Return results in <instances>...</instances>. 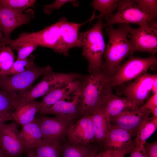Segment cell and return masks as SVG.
Instances as JSON below:
<instances>
[{
	"label": "cell",
	"instance_id": "6da1fadb",
	"mask_svg": "<svg viewBox=\"0 0 157 157\" xmlns=\"http://www.w3.org/2000/svg\"><path fill=\"white\" fill-rule=\"evenodd\" d=\"M82 26L81 23L69 22L62 18L58 22L40 31L20 34L14 40V43L19 45L31 42L67 56L70 49L81 47L79 30Z\"/></svg>",
	"mask_w": 157,
	"mask_h": 157
},
{
	"label": "cell",
	"instance_id": "7a4b0ae2",
	"mask_svg": "<svg viewBox=\"0 0 157 157\" xmlns=\"http://www.w3.org/2000/svg\"><path fill=\"white\" fill-rule=\"evenodd\" d=\"M111 76L101 70L83 77L80 87L79 114L92 115L113 88Z\"/></svg>",
	"mask_w": 157,
	"mask_h": 157
},
{
	"label": "cell",
	"instance_id": "3957f363",
	"mask_svg": "<svg viewBox=\"0 0 157 157\" xmlns=\"http://www.w3.org/2000/svg\"><path fill=\"white\" fill-rule=\"evenodd\" d=\"M127 24H119L116 29L113 25L106 27L109 37L108 44L103 55L105 61L102 70L111 76L116 72L124 59L129 55L131 49Z\"/></svg>",
	"mask_w": 157,
	"mask_h": 157
},
{
	"label": "cell",
	"instance_id": "277c9868",
	"mask_svg": "<svg viewBox=\"0 0 157 157\" xmlns=\"http://www.w3.org/2000/svg\"><path fill=\"white\" fill-rule=\"evenodd\" d=\"M98 19L90 29L79 33L82 55L88 62L90 73L102 70L104 63L102 57L106 49L102 32L104 23L102 17Z\"/></svg>",
	"mask_w": 157,
	"mask_h": 157
},
{
	"label": "cell",
	"instance_id": "5b68a950",
	"mask_svg": "<svg viewBox=\"0 0 157 157\" xmlns=\"http://www.w3.org/2000/svg\"><path fill=\"white\" fill-rule=\"evenodd\" d=\"M117 10L104 24V28L115 24H133L140 26L157 25V18L144 11L134 0H119Z\"/></svg>",
	"mask_w": 157,
	"mask_h": 157
},
{
	"label": "cell",
	"instance_id": "8992f818",
	"mask_svg": "<svg viewBox=\"0 0 157 157\" xmlns=\"http://www.w3.org/2000/svg\"><path fill=\"white\" fill-rule=\"evenodd\" d=\"M52 71L50 65L44 67L35 65L23 72L18 74L0 77V89L10 94L21 96L29 90L33 83L39 77Z\"/></svg>",
	"mask_w": 157,
	"mask_h": 157
},
{
	"label": "cell",
	"instance_id": "52a82bcc",
	"mask_svg": "<svg viewBox=\"0 0 157 157\" xmlns=\"http://www.w3.org/2000/svg\"><path fill=\"white\" fill-rule=\"evenodd\" d=\"M157 58L154 55L146 58L131 56L121 64L111 76L114 88L120 86L127 81L135 79L147 73L148 69L156 65Z\"/></svg>",
	"mask_w": 157,
	"mask_h": 157
},
{
	"label": "cell",
	"instance_id": "ba28073f",
	"mask_svg": "<svg viewBox=\"0 0 157 157\" xmlns=\"http://www.w3.org/2000/svg\"><path fill=\"white\" fill-rule=\"evenodd\" d=\"M44 76L38 83L21 96L18 108L38 98L42 97L63 84L79 79L82 76L76 73H64L52 71Z\"/></svg>",
	"mask_w": 157,
	"mask_h": 157
},
{
	"label": "cell",
	"instance_id": "9c48e42d",
	"mask_svg": "<svg viewBox=\"0 0 157 157\" xmlns=\"http://www.w3.org/2000/svg\"><path fill=\"white\" fill-rule=\"evenodd\" d=\"M157 25L140 26L134 28L129 25V36L131 56L135 52L149 53L154 55L157 52Z\"/></svg>",
	"mask_w": 157,
	"mask_h": 157
},
{
	"label": "cell",
	"instance_id": "30bf717a",
	"mask_svg": "<svg viewBox=\"0 0 157 157\" xmlns=\"http://www.w3.org/2000/svg\"><path fill=\"white\" fill-rule=\"evenodd\" d=\"M156 78L157 74L145 73L123 87L122 92L139 107L149 97L152 84Z\"/></svg>",
	"mask_w": 157,
	"mask_h": 157
},
{
	"label": "cell",
	"instance_id": "8fae6325",
	"mask_svg": "<svg viewBox=\"0 0 157 157\" xmlns=\"http://www.w3.org/2000/svg\"><path fill=\"white\" fill-rule=\"evenodd\" d=\"M34 17V11L31 9L20 14L0 6V29L3 37L0 44L11 39L10 35L15 29L28 24Z\"/></svg>",
	"mask_w": 157,
	"mask_h": 157
},
{
	"label": "cell",
	"instance_id": "7c38bea8",
	"mask_svg": "<svg viewBox=\"0 0 157 157\" xmlns=\"http://www.w3.org/2000/svg\"><path fill=\"white\" fill-rule=\"evenodd\" d=\"M151 113L149 109L139 107L125 110L110 119L113 126L130 132L133 136L136 135L140 126Z\"/></svg>",
	"mask_w": 157,
	"mask_h": 157
},
{
	"label": "cell",
	"instance_id": "4fadbf2b",
	"mask_svg": "<svg viewBox=\"0 0 157 157\" xmlns=\"http://www.w3.org/2000/svg\"><path fill=\"white\" fill-rule=\"evenodd\" d=\"M16 123L0 124L1 148L7 157H18L26 151L21 142Z\"/></svg>",
	"mask_w": 157,
	"mask_h": 157
},
{
	"label": "cell",
	"instance_id": "5bb4252c",
	"mask_svg": "<svg viewBox=\"0 0 157 157\" xmlns=\"http://www.w3.org/2000/svg\"><path fill=\"white\" fill-rule=\"evenodd\" d=\"M40 129L42 139L49 141H58L67 134L72 121L56 116L49 117L40 116L35 117Z\"/></svg>",
	"mask_w": 157,
	"mask_h": 157
},
{
	"label": "cell",
	"instance_id": "9a60e30c",
	"mask_svg": "<svg viewBox=\"0 0 157 157\" xmlns=\"http://www.w3.org/2000/svg\"><path fill=\"white\" fill-rule=\"evenodd\" d=\"M80 87L65 99L38 113L41 115H54L72 121L79 114Z\"/></svg>",
	"mask_w": 157,
	"mask_h": 157
},
{
	"label": "cell",
	"instance_id": "2e32d148",
	"mask_svg": "<svg viewBox=\"0 0 157 157\" xmlns=\"http://www.w3.org/2000/svg\"><path fill=\"white\" fill-rule=\"evenodd\" d=\"M70 143L87 145L95 140L92 115L82 117L68 129L66 134Z\"/></svg>",
	"mask_w": 157,
	"mask_h": 157
},
{
	"label": "cell",
	"instance_id": "e0dca14e",
	"mask_svg": "<svg viewBox=\"0 0 157 157\" xmlns=\"http://www.w3.org/2000/svg\"><path fill=\"white\" fill-rule=\"evenodd\" d=\"M131 133L112 125L111 128L104 141L106 149L117 151L125 155L130 153L135 147L131 140Z\"/></svg>",
	"mask_w": 157,
	"mask_h": 157
},
{
	"label": "cell",
	"instance_id": "ac0fdd59",
	"mask_svg": "<svg viewBox=\"0 0 157 157\" xmlns=\"http://www.w3.org/2000/svg\"><path fill=\"white\" fill-rule=\"evenodd\" d=\"M83 77L63 84L43 96L39 111L50 107L75 91L80 87Z\"/></svg>",
	"mask_w": 157,
	"mask_h": 157
},
{
	"label": "cell",
	"instance_id": "d6986e66",
	"mask_svg": "<svg viewBox=\"0 0 157 157\" xmlns=\"http://www.w3.org/2000/svg\"><path fill=\"white\" fill-rule=\"evenodd\" d=\"M100 107L110 117L126 110L138 108L126 97L110 93L104 99Z\"/></svg>",
	"mask_w": 157,
	"mask_h": 157
},
{
	"label": "cell",
	"instance_id": "ffe728a7",
	"mask_svg": "<svg viewBox=\"0 0 157 157\" xmlns=\"http://www.w3.org/2000/svg\"><path fill=\"white\" fill-rule=\"evenodd\" d=\"M19 135L22 143L26 151L34 149L42 140V132L35 119L22 126Z\"/></svg>",
	"mask_w": 157,
	"mask_h": 157
},
{
	"label": "cell",
	"instance_id": "44dd1931",
	"mask_svg": "<svg viewBox=\"0 0 157 157\" xmlns=\"http://www.w3.org/2000/svg\"><path fill=\"white\" fill-rule=\"evenodd\" d=\"M92 115L95 140L103 142L112 127L110 117L100 106Z\"/></svg>",
	"mask_w": 157,
	"mask_h": 157
},
{
	"label": "cell",
	"instance_id": "7402d4cb",
	"mask_svg": "<svg viewBox=\"0 0 157 157\" xmlns=\"http://www.w3.org/2000/svg\"><path fill=\"white\" fill-rule=\"evenodd\" d=\"M40 107V102L34 100L18 108L12 114V120L22 126L33 121Z\"/></svg>",
	"mask_w": 157,
	"mask_h": 157
},
{
	"label": "cell",
	"instance_id": "603a6c76",
	"mask_svg": "<svg viewBox=\"0 0 157 157\" xmlns=\"http://www.w3.org/2000/svg\"><path fill=\"white\" fill-rule=\"evenodd\" d=\"M157 118L151 117L145 120L139 128L134 142L135 147L144 145L156 130Z\"/></svg>",
	"mask_w": 157,
	"mask_h": 157
},
{
	"label": "cell",
	"instance_id": "cb8c5ba5",
	"mask_svg": "<svg viewBox=\"0 0 157 157\" xmlns=\"http://www.w3.org/2000/svg\"><path fill=\"white\" fill-rule=\"evenodd\" d=\"M61 147L58 141L42 139L35 148V157H61Z\"/></svg>",
	"mask_w": 157,
	"mask_h": 157
},
{
	"label": "cell",
	"instance_id": "d4e9b609",
	"mask_svg": "<svg viewBox=\"0 0 157 157\" xmlns=\"http://www.w3.org/2000/svg\"><path fill=\"white\" fill-rule=\"evenodd\" d=\"M19 97L0 89V114L12 117L13 112L18 108Z\"/></svg>",
	"mask_w": 157,
	"mask_h": 157
},
{
	"label": "cell",
	"instance_id": "484cf974",
	"mask_svg": "<svg viewBox=\"0 0 157 157\" xmlns=\"http://www.w3.org/2000/svg\"><path fill=\"white\" fill-rule=\"evenodd\" d=\"M12 50L8 45L0 46V77L7 76L15 61Z\"/></svg>",
	"mask_w": 157,
	"mask_h": 157
},
{
	"label": "cell",
	"instance_id": "4316f807",
	"mask_svg": "<svg viewBox=\"0 0 157 157\" xmlns=\"http://www.w3.org/2000/svg\"><path fill=\"white\" fill-rule=\"evenodd\" d=\"M93 150L87 145L70 143L61 147V157H90Z\"/></svg>",
	"mask_w": 157,
	"mask_h": 157
},
{
	"label": "cell",
	"instance_id": "83f0119b",
	"mask_svg": "<svg viewBox=\"0 0 157 157\" xmlns=\"http://www.w3.org/2000/svg\"><path fill=\"white\" fill-rule=\"evenodd\" d=\"M118 0H94L91 5L95 10L99 11L100 15L97 18L104 17L108 19L113 14V12L117 9Z\"/></svg>",
	"mask_w": 157,
	"mask_h": 157
},
{
	"label": "cell",
	"instance_id": "f1b7e54d",
	"mask_svg": "<svg viewBox=\"0 0 157 157\" xmlns=\"http://www.w3.org/2000/svg\"><path fill=\"white\" fill-rule=\"evenodd\" d=\"M35 0H0V6L22 14L27 8L34 7Z\"/></svg>",
	"mask_w": 157,
	"mask_h": 157
},
{
	"label": "cell",
	"instance_id": "f546056e",
	"mask_svg": "<svg viewBox=\"0 0 157 157\" xmlns=\"http://www.w3.org/2000/svg\"><path fill=\"white\" fill-rule=\"evenodd\" d=\"M34 59V56L31 55L24 59L16 60L14 62L7 76L20 73L29 69L35 65Z\"/></svg>",
	"mask_w": 157,
	"mask_h": 157
},
{
	"label": "cell",
	"instance_id": "4dcf8cb0",
	"mask_svg": "<svg viewBox=\"0 0 157 157\" xmlns=\"http://www.w3.org/2000/svg\"><path fill=\"white\" fill-rule=\"evenodd\" d=\"M38 46L37 44L31 42H26L18 46L14 49L17 51L16 60L27 58Z\"/></svg>",
	"mask_w": 157,
	"mask_h": 157
},
{
	"label": "cell",
	"instance_id": "1f68e13d",
	"mask_svg": "<svg viewBox=\"0 0 157 157\" xmlns=\"http://www.w3.org/2000/svg\"><path fill=\"white\" fill-rule=\"evenodd\" d=\"M134 2L149 14L157 17V0H134Z\"/></svg>",
	"mask_w": 157,
	"mask_h": 157
},
{
	"label": "cell",
	"instance_id": "d6a6232c",
	"mask_svg": "<svg viewBox=\"0 0 157 157\" xmlns=\"http://www.w3.org/2000/svg\"><path fill=\"white\" fill-rule=\"evenodd\" d=\"M69 2L71 3L74 6L76 7L78 6L79 4L78 2L76 0H55L51 4L44 6L43 8V11L45 13L50 15L54 10L58 9L66 3Z\"/></svg>",
	"mask_w": 157,
	"mask_h": 157
},
{
	"label": "cell",
	"instance_id": "836d02e7",
	"mask_svg": "<svg viewBox=\"0 0 157 157\" xmlns=\"http://www.w3.org/2000/svg\"><path fill=\"white\" fill-rule=\"evenodd\" d=\"M143 145L146 149L147 157H157V140L151 143L146 142Z\"/></svg>",
	"mask_w": 157,
	"mask_h": 157
},
{
	"label": "cell",
	"instance_id": "e575fe53",
	"mask_svg": "<svg viewBox=\"0 0 157 157\" xmlns=\"http://www.w3.org/2000/svg\"><path fill=\"white\" fill-rule=\"evenodd\" d=\"M147 100L142 106L140 107L141 108L151 110L157 107V93L153 94Z\"/></svg>",
	"mask_w": 157,
	"mask_h": 157
},
{
	"label": "cell",
	"instance_id": "d590c367",
	"mask_svg": "<svg viewBox=\"0 0 157 157\" xmlns=\"http://www.w3.org/2000/svg\"><path fill=\"white\" fill-rule=\"evenodd\" d=\"M130 153V157H147L146 149L143 145L135 147Z\"/></svg>",
	"mask_w": 157,
	"mask_h": 157
},
{
	"label": "cell",
	"instance_id": "8d00e7d4",
	"mask_svg": "<svg viewBox=\"0 0 157 157\" xmlns=\"http://www.w3.org/2000/svg\"><path fill=\"white\" fill-rule=\"evenodd\" d=\"M94 157H112V151L106 149L98 154L97 153Z\"/></svg>",
	"mask_w": 157,
	"mask_h": 157
},
{
	"label": "cell",
	"instance_id": "74e56055",
	"mask_svg": "<svg viewBox=\"0 0 157 157\" xmlns=\"http://www.w3.org/2000/svg\"><path fill=\"white\" fill-rule=\"evenodd\" d=\"M151 91L153 94L157 93V78L154 80L152 85Z\"/></svg>",
	"mask_w": 157,
	"mask_h": 157
},
{
	"label": "cell",
	"instance_id": "f35d334b",
	"mask_svg": "<svg viewBox=\"0 0 157 157\" xmlns=\"http://www.w3.org/2000/svg\"><path fill=\"white\" fill-rule=\"evenodd\" d=\"M124 154L117 151H112V157H124Z\"/></svg>",
	"mask_w": 157,
	"mask_h": 157
},
{
	"label": "cell",
	"instance_id": "ab89813d",
	"mask_svg": "<svg viewBox=\"0 0 157 157\" xmlns=\"http://www.w3.org/2000/svg\"><path fill=\"white\" fill-rule=\"evenodd\" d=\"M150 110L151 113L152 114V117L154 118H157V107Z\"/></svg>",
	"mask_w": 157,
	"mask_h": 157
},
{
	"label": "cell",
	"instance_id": "60d3db41",
	"mask_svg": "<svg viewBox=\"0 0 157 157\" xmlns=\"http://www.w3.org/2000/svg\"><path fill=\"white\" fill-rule=\"evenodd\" d=\"M35 149L27 152V157H35Z\"/></svg>",
	"mask_w": 157,
	"mask_h": 157
},
{
	"label": "cell",
	"instance_id": "b9f144b4",
	"mask_svg": "<svg viewBox=\"0 0 157 157\" xmlns=\"http://www.w3.org/2000/svg\"><path fill=\"white\" fill-rule=\"evenodd\" d=\"M0 157H7L5 155L1 146L0 147Z\"/></svg>",
	"mask_w": 157,
	"mask_h": 157
},
{
	"label": "cell",
	"instance_id": "7bdbcfd3",
	"mask_svg": "<svg viewBox=\"0 0 157 157\" xmlns=\"http://www.w3.org/2000/svg\"><path fill=\"white\" fill-rule=\"evenodd\" d=\"M97 153V151L96 149H94L91 154L90 157H94L96 153Z\"/></svg>",
	"mask_w": 157,
	"mask_h": 157
},
{
	"label": "cell",
	"instance_id": "ee69618b",
	"mask_svg": "<svg viewBox=\"0 0 157 157\" xmlns=\"http://www.w3.org/2000/svg\"><path fill=\"white\" fill-rule=\"evenodd\" d=\"M3 38V33L0 29V41L2 40Z\"/></svg>",
	"mask_w": 157,
	"mask_h": 157
},
{
	"label": "cell",
	"instance_id": "f6af8a7d",
	"mask_svg": "<svg viewBox=\"0 0 157 157\" xmlns=\"http://www.w3.org/2000/svg\"><path fill=\"white\" fill-rule=\"evenodd\" d=\"M1 146V139L0 138V147Z\"/></svg>",
	"mask_w": 157,
	"mask_h": 157
}]
</instances>
